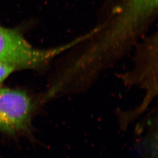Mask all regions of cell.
Masks as SVG:
<instances>
[{
    "mask_svg": "<svg viewBox=\"0 0 158 158\" xmlns=\"http://www.w3.org/2000/svg\"><path fill=\"white\" fill-rule=\"evenodd\" d=\"M87 38L88 35L85 34L60 45L40 49L31 45L17 31L0 27V63L15 70L45 69L57 57Z\"/></svg>",
    "mask_w": 158,
    "mask_h": 158,
    "instance_id": "cell-1",
    "label": "cell"
},
{
    "mask_svg": "<svg viewBox=\"0 0 158 158\" xmlns=\"http://www.w3.org/2000/svg\"><path fill=\"white\" fill-rule=\"evenodd\" d=\"M158 34L150 36L137 48L134 70L123 76L126 84L139 85L147 91V104L157 95V77H154V69L158 66Z\"/></svg>",
    "mask_w": 158,
    "mask_h": 158,
    "instance_id": "cell-3",
    "label": "cell"
},
{
    "mask_svg": "<svg viewBox=\"0 0 158 158\" xmlns=\"http://www.w3.org/2000/svg\"><path fill=\"white\" fill-rule=\"evenodd\" d=\"M35 108L32 98L25 91L0 89V131L28 132Z\"/></svg>",
    "mask_w": 158,
    "mask_h": 158,
    "instance_id": "cell-2",
    "label": "cell"
},
{
    "mask_svg": "<svg viewBox=\"0 0 158 158\" xmlns=\"http://www.w3.org/2000/svg\"><path fill=\"white\" fill-rule=\"evenodd\" d=\"M15 69L11 66L0 63V84Z\"/></svg>",
    "mask_w": 158,
    "mask_h": 158,
    "instance_id": "cell-4",
    "label": "cell"
}]
</instances>
